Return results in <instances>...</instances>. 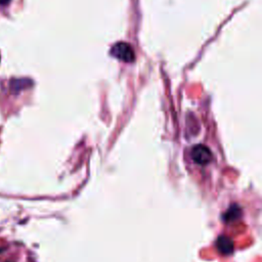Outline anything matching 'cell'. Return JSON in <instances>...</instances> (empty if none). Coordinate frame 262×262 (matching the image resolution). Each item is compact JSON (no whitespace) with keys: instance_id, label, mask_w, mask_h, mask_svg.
I'll list each match as a JSON object with an SVG mask.
<instances>
[{"instance_id":"2","label":"cell","mask_w":262,"mask_h":262,"mask_svg":"<svg viewBox=\"0 0 262 262\" xmlns=\"http://www.w3.org/2000/svg\"><path fill=\"white\" fill-rule=\"evenodd\" d=\"M191 158L199 165H206L212 160V152L206 145L199 144L191 149Z\"/></svg>"},{"instance_id":"1","label":"cell","mask_w":262,"mask_h":262,"mask_svg":"<svg viewBox=\"0 0 262 262\" xmlns=\"http://www.w3.org/2000/svg\"><path fill=\"white\" fill-rule=\"evenodd\" d=\"M111 53L117 59L125 62H131L134 60V57H135L133 48L128 43H125V42H119L115 44L111 50Z\"/></svg>"},{"instance_id":"4","label":"cell","mask_w":262,"mask_h":262,"mask_svg":"<svg viewBox=\"0 0 262 262\" xmlns=\"http://www.w3.org/2000/svg\"><path fill=\"white\" fill-rule=\"evenodd\" d=\"M9 2H10V0H0V4H1V5L7 4V3H9Z\"/></svg>"},{"instance_id":"3","label":"cell","mask_w":262,"mask_h":262,"mask_svg":"<svg viewBox=\"0 0 262 262\" xmlns=\"http://www.w3.org/2000/svg\"><path fill=\"white\" fill-rule=\"evenodd\" d=\"M216 246H217V249L224 255L230 254L233 250V244H232L231 239L224 235L218 237Z\"/></svg>"}]
</instances>
